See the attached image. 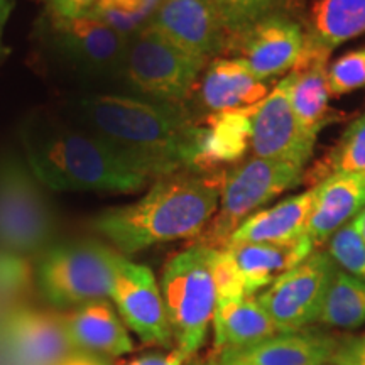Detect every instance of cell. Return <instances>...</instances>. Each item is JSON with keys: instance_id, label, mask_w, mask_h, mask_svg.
I'll list each match as a JSON object with an SVG mask.
<instances>
[{"instance_id": "cell-10", "label": "cell", "mask_w": 365, "mask_h": 365, "mask_svg": "<svg viewBox=\"0 0 365 365\" xmlns=\"http://www.w3.org/2000/svg\"><path fill=\"white\" fill-rule=\"evenodd\" d=\"M335 271L328 252L314 250L299 266L277 277L257 301L281 333L304 330L309 323L318 322Z\"/></svg>"}, {"instance_id": "cell-16", "label": "cell", "mask_w": 365, "mask_h": 365, "mask_svg": "<svg viewBox=\"0 0 365 365\" xmlns=\"http://www.w3.org/2000/svg\"><path fill=\"white\" fill-rule=\"evenodd\" d=\"M4 333L14 355L24 365H59L78 352L68 339L61 313L17 309L9 314Z\"/></svg>"}, {"instance_id": "cell-37", "label": "cell", "mask_w": 365, "mask_h": 365, "mask_svg": "<svg viewBox=\"0 0 365 365\" xmlns=\"http://www.w3.org/2000/svg\"><path fill=\"white\" fill-rule=\"evenodd\" d=\"M14 2L16 0H0V53H2V38H4V29L14 11Z\"/></svg>"}, {"instance_id": "cell-28", "label": "cell", "mask_w": 365, "mask_h": 365, "mask_svg": "<svg viewBox=\"0 0 365 365\" xmlns=\"http://www.w3.org/2000/svg\"><path fill=\"white\" fill-rule=\"evenodd\" d=\"M163 0H98L88 16L129 39L150 26Z\"/></svg>"}, {"instance_id": "cell-1", "label": "cell", "mask_w": 365, "mask_h": 365, "mask_svg": "<svg viewBox=\"0 0 365 365\" xmlns=\"http://www.w3.org/2000/svg\"><path fill=\"white\" fill-rule=\"evenodd\" d=\"M75 120L150 181L193 171L200 120L182 103L93 93L71 103Z\"/></svg>"}, {"instance_id": "cell-32", "label": "cell", "mask_w": 365, "mask_h": 365, "mask_svg": "<svg viewBox=\"0 0 365 365\" xmlns=\"http://www.w3.org/2000/svg\"><path fill=\"white\" fill-rule=\"evenodd\" d=\"M212 269L213 277H215L218 301L237 299L247 296L239 269H237L234 259L230 257V254L225 249L213 250Z\"/></svg>"}, {"instance_id": "cell-22", "label": "cell", "mask_w": 365, "mask_h": 365, "mask_svg": "<svg viewBox=\"0 0 365 365\" xmlns=\"http://www.w3.org/2000/svg\"><path fill=\"white\" fill-rule=\"evenodd\" d=\"M317 249L308 235L299 237L286 244H249V242H230L225 250L234 259L245 286V294L269 287L277 277L299 266Z\"/></svg>"}, {"instance_id": "cell-27", "label": "cell", "mask_w": 365, "mask_h": 365, "mask_svg": "<svg viewBox=\"0 0 365 365\" xmlns=\"http://www.w3.org/2000/svg\"><path fill=\"white\" fill-rule=\"evenodd\" d=\"M335 173H365V113L346 127L344 135L327 156L304 171L301 182L317 186Z\"/></svg>"}, {"instance_id": "cell-17", "label": "cell", "mask_w": 365, "mask_h": 365, "mask_svg": "<svg viewBox=\"0 0 365 365\" xmlns=\"http://www.w3.org/2000/svg\"><path fill=\"white\" fill-rule=\"evenodd\" d=\"M331 49L307 39L303 54L289 78V100L298 122L309 134L318 135L323 127L336 122L341 113L331 110L328 86V58Z\"/></svg>"}, {"instance_id": "cell-20", "label": "cell", "mask_w": 365, "mask_h": 365, "mask_svg": "<svg viewBox=\"0 0 365 365\" xmlns=\"http://www.w3.org/2000/svg\"><path fill=\"white\" fill-rule=\"evenodd\" d=\"M66 335L78 352L118 359L134 352L127 328L107 299L91 301L61 313Z\"/></svg>"}, {"instance_id": "cell-35", "label": "cell", "mask_w": 365, "mask_h": 365, "mask_svg": "<svg viewBox=\"0 0 365 365\" xmlns=\"http://www.w3.org/2000/svg\"><path fill=\"white\" fill-rule=\"evenodd\" d=\"M188 359L180 350L175 349L168 354H145L139 357L120 360L118 365H185Z\"/></svg>"}, {"instance_id": "cell-5", "label": "cell", "mask_w": 365, "mask_h": 365, "mask_svg": "<svg viewBox=\"0 0 365 365\" xmlns=\"http://www.w3.org/2000/svg\"><path fill=\"white\" fill-rule=\"evenodd\" d=\"M118 254L97 240L49 245L38 264V287L49 304L76 308L110 298Z\"/></svg>"}, {"instance_id": "cell-13", "label": "cell", "mask_w": 365, "mask_h": 365, "mask_svg": "<svg viewBox=\"0 0 365 365\" xmlns=\"http://www.w3.org/2000/svg\"><path fill=\"white\" fill-rule=\"evenodd\" d=\"M314 134L304 130L289 100V78H282L259 103L252 122V153L255 158L287 163L304 170L313 156Z\"/></svg>"}, {"instance_id": "cell-24", "label": "cell", "mask_w": 365, "mask_h": 365, "mask_svg": "<svg viewBox=\"0 0 365 365\" xmlns=\"http://www.w3.org/2000/svg\"><path fill=\"white\" fill-rule=\"evenodd\" d=\"M314 203V190L289 196L272 208L254 213L242 222L230 242L249 244H286L308 235L307 225ZM228 242V244H230Z\"/></svg>"}, {"instance_id": "cell-2", "label": "cell", "mask_w": 365, "mask_h": 365, "mask_svg": "<svg viewBox=\"0 0 365 365\" xmlns=\"http://www.w3.org/2000/svg\"><path fill=\"white\" fill-rule=\"evenodd\" d=\"M227 171H178L159 178L139 202L105 210L91 228L125 257L158 244L193 240L215 215Z\"/></svg>"}, {"instance_id": "cell-8", "label": "cell", "mask_w": 365, "mask_h": 365, "mask_svg": "<svg viewBox=\"0 0 365 365\" xmlns=\"http://www.w3.org/2000/svg\"><path fill=\"white\" fill-rule=\"evenodd\" d=\"M41 185L29 164L0 158V247L9 252H39L53 239V207Z\"/></svg>"}, {"instance_id": "cell-31", "label": "cell", "mask_w": 365, "mask_h": 365, "mask_svg": "<svg viewBox=\"0 0 365 365\" xmlns=\"http://www.w3.org/2000/svg\"><path fill=\"white\" fill-rule=\"evenodd\" d=\"M331 97H344L365 86V46L341 54L328 70Z\"/></svg>"}, {"instance_id": "cell-25", "label": "cell", "mask_w": 365, "mask_h": 365, "mask_svg": "<svg viewBox=\"0 0 365 365\" xmlns=\"http://www.w3.org/2000/svg\"><path fill=\"white\" fill-rule=\"evenodd\" d=\"M213 330V346L218 352L225 349H244L281 333L254 296L218 301Z\"/></svg>"}, {"instance_id": "cell-4", "label": "cell", "mask_w": 365, "mask_h": 365, "mask_svg": "<svg viewBox=\"0 0 365 365\" xmlns=\"http://www.w3.org/2000/svg\"><path fill=\"white\" fill-rule=\"evenodd\" d=\"M213 250L191 244L173 255L163 269L161 294L173 340L186 359H193L207 340L218 303L213 277Z\"/></svg>"}, {"instance_id": "cell-38", "label": "cell", "mask_w": 365, "mask_h": 365, "mask_svg": "<svg viewBox=\"0 0 365 365\" xmlns=\"http://www.w3.org/2000/svg\"><path fill=\"white\" fill-rule=\"evenodd\" d=\"M218 360H220V352L213 346L208 354H205L203 357H195L190 359L185 365H218Z\"/></svg>"}, {"instance_id": "cell-29", "label": "cell", "mask_w": 365, "mask_h": 365, "mask_svg": "<svg viewBox=\"0 0 365 365\" xmlns=\"http://www.w3.org/2000/svg\"><path fill=\"white\" fill-rule=\"evenodd\" d=\"M228 38L274 14L293 16L296 0H212Z\"/></svg>"}, {"instance_id": "cell-34", "label": "cell", "mask_w": 365, "mask_h": 365, "mask_svg": "<svg viewBox=\"0 0 365 365\" xmlns=\"http://www.w3.org/2000/svg\"><path fill=\"white\" fill-rule=\"evenodd\" d=\"M48 11L61 17H83L93 11L98 0H46Z\"/></svg>"}, {"instance_id": "cell-14", "label": "cell", "mask_w": 365, "mask_h": 365, "mask_svg": "<svg viewBox=\"0 0 365 365\" xmlns=\"http://www.w3.org/2000/svg\"><path fill=\"white\" fill-rule=\"evenodd\" d=\"M150 26L181 51L207 63L225 53L228 36L212 0H163Z\"/></svg>"}, {"instance_id": "cell-40", "label": "cell", "mask_w": 365, "mask_h": 365, "mask_svg": "<svg viewBox=\"0 0 365 365\" xmlns=\"http://www.w3.org/2000/svg\"><path fill=\"white\" fill-rule=\"evenodd\" d=\"M319 365H333V364H330V362H327V364H319Z\"/></svg>"}, {"instance_id": "cell-15", "label": "cell", "mask_w": 365, "mask_h": 365, "mask_svg": "<svg viewBox=\"0 0 365 365\" xmlns=\"http://www.w3.org/2000/svg\"><path fill=\"white\" fill-rule=\"evenodd\" d=\"M257 105L239 110L208 113L198 124L193 171H227L242 163L252 148V122Z\"/></svg>"}, {"instance_id": "cell-26", "label": "cell", "mask_w": 365, "mask_h": 365, "mask_svg": "<svg viewBox=\"0 0 365 365\" xmlns=\"http://www.w3.org/2000/svg\"><path fill=\"white\" fill-rule=\"evenodd\" d=\"M318 322L344 330L362 327L365 323V281L336 267Z\"/></svg>"}, {"instance_id": "cell-18", "label": "cell", "mask_w": 365, "mask_h": 365, "mask_svg": "<svg viewBox=\"0 0 365 365\" xmlns=\"http://www.w3.org/2000/svg\"><path fill=\"white\" fill-rule=\"evenodd\" d=\"M339 339L323 331L277 333L244 349H225L218 365H319L330 362Z\"/></svg>"}, {"instance_id": "cell-6", "label": "cell", "mask_w": 365, "mask_h": 365, "mask_svg": "<svg viewBox=\"0 0 365 365\" xmlns=\"http://www.w3.org/2000/svg\"><path fill=\"white\" fill-rule=\"evenodd\" d=\"M304 170L287 163L250 158L227 171L220 195V208L193 244L222 250L242 222L284 191L303 181Z\"/></svg>"}, {"instance_id": "cell-12", "label": "cell", "mask_w": 365, "mask_h": 365, "mask_svg": "<svg viewBox=\"0 0 365 365\" xmlns=\"http://www.w3.org/2000/svg\"><path fill=\"white\" fill-rule=\"evenodd\" d=\"M307 36L303 26L289 14H274L244 33L227 39L228 58L244 61L254 76L267 81L293 71L303 54Z\"/></svg>"}, {"instance_id": "cell-39", "label": "cell", "mask_w": 365, "mask_h": 365, "mask_svg": "<svg viewBox=\"0 0 365 365\" xmlns=\"http://www.w3.org/2000/svg\"><path fill=\"white\" fill-rule=\"evenodd\" d=\"M354 227L355 230L359 232V235L362 237V240L365 242V210H362V212L354 218Z\"/></svg>"}, {"instance_id": "cell-33", "label": "cell", "mask_w": 365, "mask_h": 365, "mask_svg": "<svg viewBox=\"0 0 365 365\" xmlns=\"http://www.w3.org/2000/svg\"><path fill=\"white\" fill-rule=\"evenodd\" d=\"M333 365H365V336H344L330 359Z\"/></svg>"}, {"instance_id": "cell-11", "label": "cell", "mask_w": 365, "mask_h": 365, "mask_svg": "<svg viewBox=\"0 0 365 365\" xmlns=\"http://www.w3.org/2000/svg\"><path fill=\"white\" fill-rule=\"evenodd\" d=\"M110 298L127 328L144 345L171 349L173 333L163 294L153 271L118 255Z\"/></svg>"}, {"instance_id": "cell-30", "label": "cell", "mask_w": 365, "mask_h": 365, "mask_svg": "<svg viewBox=\"0 0 365 365\" xmlns=\"http://www.w3.org/2000/svg\"><path fill=\"white\" fill-rule=\"evenodd\" d=\"M328 255L341 271L365 281V242L355 230L354 222L339 228L328 239Z\"/></svg>"}, {"instance_id": "cell-23", "label": "cell", "mask_w": 365, "mask_h": 365, "mask_svg": "<svg viewBox=\"0 0 365 365\" xmlns=\"http://www.w3.org/2000/svg\"><path fill=\"white\" fill-rule=\"evenodd\" d=\"M293 17L308 41L331 51L365 34V0H296Z\"/></svg>"}, {"instance_id": "cell-7", "label": "cell", "mask_w": 365, "mask_h": 365, "mask_svg": "<svg viewBox=\"0 0 365 365\" xmlns=\"http://www.w3.org/2000/svg\"><path fill=\"white\" fill-rule=\"evenodd\" d=\"M207 65L148 26L127 41L120 80L154 102L185 105Z\"/></svg>"}, {"instance_id": "cell-3", "label": "cell", "mask_w": 365, "mask_h": 365, "mask_svg": "<svg viewBox=\"0 0 365 365\" xmlns=\"http://www.w3.org/2000/svg\"><path fill=\"white\" fill-rule=\"evenodd\" d=\"M21 139L31 171L56 191L134 193L150 181L100 137L44 112L26 118Z\"/></svg>"}, {"instance_id": "cell-36", "label": "cell", "mask_w": 365, "mask_h": 365, "mask_svg": "<svg viewBox=\"0 0 365 365\" xmlns=\"http://www.w3.org/2000/svg\"><path fill=\"white\" fill-rule=\"evenodd\" d=\"M59 365H112L107 359L102 355L86 354V352H75L70 357L63 360Z\"/></svg>"}, {"instance_id": "cell-21", "label": "cell", "mask_w": 365, "mask_h": 365, "mask_svg": "<svg viewBox=\"0 0 365 365\" xmlns=\"http://www.w3.org/2000/svg\"><path fill=\"white\" fill-rule=\"evenodd\" d=\"M313 190L307 234L318 247L365 208V173H335Z\"/></svg>"}, {"instance_id": "cell-19", "label": "cell", "mask_w": 365, "mask_h": 365, "mask_svg": "<svg viewBox=\"0 0 365 365\" xmlns=\"http://www.w3.org/2000/svg\"><path fill=\"white\" fill-rule=\"evenodd\" d=\"M195 88L198 105L208 113L252 107L269 95L266 81L254 76L244 61L228 56L212 59Z\"/></svg>"}, {"instance_id": "cell-9", "label": "cell", "mask_w": 365, "mask_h": 365, "mask_svg": "<svg viewBox=\"0 0 365 365\" xmlns=\"http://www.w3.org/2000/svg\"><path fill=\"white\" fill-rule=\"evenodd\" d=\"M44 38L53 53L71 70L88 78H120L127 38L91 16L46 14Z\"/></svg>"}]
</instances>
